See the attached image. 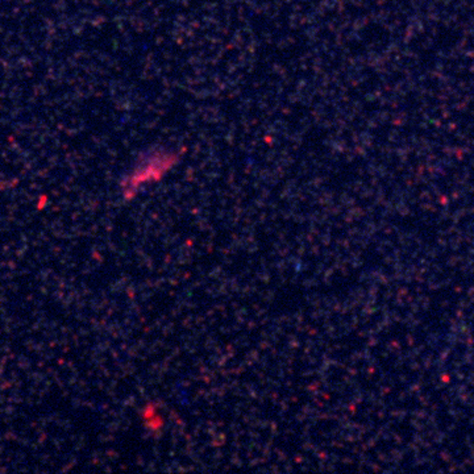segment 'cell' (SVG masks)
Segmentation results:
<instances>
[{
    "instance_id": "cell-1",
    "label": "cell",
    "mask_w": 474,
    "mask_h": 474,
    "mask_svg": "<svg viewBox=\"0 0 474 474\" xmlns=\"http://www.w3.org/2000/svg\"><path fill=\"white\" fill-rule=\"evenodd\" d=\"M177 162V156L170 152H154V153L146 156L139 168H136L135 173L132 175V181L137 185L144 182H149V175L154 174L157 178L165 174L173 165Z\"/></svg>"
}]
</instances>
